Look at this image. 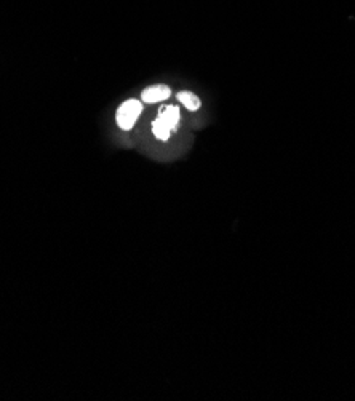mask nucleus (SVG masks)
Segmentation results:
<instances>
[{"label": "nucleus", "mask_w": 355, "mask_h": 401, "mask_svg": "<svg viewBox=\"0 0 355 401\" xmlns=\"http://www.w3.org/2000/svg\"><path fill=\"white\" fill-rule=\"evenodd\" d=\"M170 95H171L170 87H167V85L163 83H158L144 88L143 93H141V100H143V102H146V104H156V102L168 100Z\"/></svg>", "instance_id": "nucleus-3"}, {"label": "nucleus", "mask_w": 355, "mask_h": 401, "mask_svg": "<svg viewBox=\"0 0 355 401\" xmlns=\"http://www.w3.org/2000/svg\"><path fill=\"white\" fill-rule=\"evenodd\" d=\"M178 101L186 109H189V111H197L200 107L199 96H195L191 91H181V93H178Z\"/></svg>", "instance_id": "nucleus-4"}, {"label": "nucleus", "mask_w": 355, "mask_h": 401, "mask_svg": "<svg viewBox=\"0 0 355 401\" xmlns=\"http://www.w3.org/2000/svg\"><path fill=\"white\" fill-rule=\"evenodd\" d=\"M141 112H143V104L138 100H128L122 102L117 109V114H115V120H117L120 130L130 131L136 124Z\"/></svg>", "instance_id": "nucleus-2"}, {"label": "nucleus", "mask_w": 355, "mask_h": 401, "mask_svg": "<svg viewBox=\"0 0 355 401\" xmlns=\"http://www.w3.org/2000/svg\"><path fill=\"white\" fill-rule=\"evenodd\" d=\"M180 121V109L176 106H167L163 107L158 117L152 121V133L154 136L161 139V141H167L170 138L171 131L175 130V126Z\"/></svg>", "instance_id": "nucleus-1"}]
</instances>
